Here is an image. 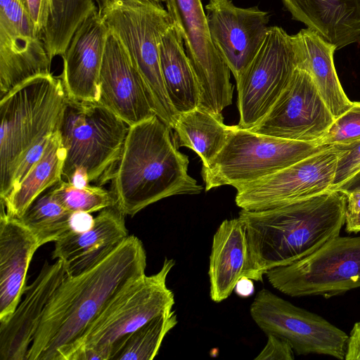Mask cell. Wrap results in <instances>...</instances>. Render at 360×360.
Here are the masks:
<instances>
[{
  "mask_svg": "<svg viewBox=\"0 0 360 360\" xmlns=\"http://www.w3.org/2000/svg\"><path fill=\"white\" fill-rule=\"evenodd\" d=\"M334 190L345 194L360 191V171Z\"/></svg>",
  "mask_w": 360,
  "mask_h": 360,
  "instance_id": "obj_38",
  "label": "cell"
},
{
  "mask_svg": "<svg viewBox=\"0 0 360 360\" xmlns=\"http://www.w3.org/2000/svg\"><path fill=\"white\" fill-rule=\"evenodd\" d=\"M177 323L172 309L155 316L121 340L114 347L110 360L153 359L165 337Z\"/></svg>",
  "mask_w": 360,
  "mask_h": 360,
  "instance_id": "obj_30",
  "label": "cell"
},
{
  "mask_svg": "<svg viewBox=\"0 0 360 360\" xmlns=\"http://www.w3.org/2000/svg\"><path fill=\"white\" fill-rule=\"evenodd\" d=\"M346 195L330 189L271 209L242 210L249 245L252 280L262 281L270 269L314 252L340 235L345 224Z\"/></svg>",
  "mask_w": 360,
  "mask_h": 360,
  "instance_id": "obj_2",
  "label": "cell"
},
{
  "mask_svg": "<svg viewBox=\"0 0 360 360\" xmlns=\"http://www.w3.org/2000/svg\"><path fill=\"white\" fill-rule=\"evenodd\" d=\"M233 126L226 125L222 115L197 107L178 114L173 135L176 147H187L208 167L226 144Z\"/></svg>",
  "mask_w": 360,
  "mask_h": 360,
  "instance_id": "obj_27",
  "label": "cell"
},
{
  "mask_svg": "<svg viewBox=\"0 0 360 360\" xmlns=\"http://www.w3.org/2000/svg\"><path fill=\"white\" fill-rule=\"evenodd\" d=\"M97 10L93 0H52L44 37L51 60L56 56H63L77 27Z\"/></svg>",
  "mask_w": 360,
  "mask_h": 360,
  "instance_id": "obj_29",
  "label": "cell"
},
{
  "mask_svg": "<svg viewBox=\"0 0 360 360\" xmlns=\"http://www.w3.org/2000/svg\"><path fill=\"white\" fill-rule=\"evenodd\" d=\"M300 53L298 67L311 75L317 89L334 119L352 105L338 79L333 56L335 45L325 40L317 32L305 28L292 35Z\"/></svg>",
  "mask_w": 360,
  "mask_h": 360,
  "instance_id": "obj_24",
  "label": "cell"
},
{
  "mask_svg": "<svg viewBox=\"0 0 360 360\" xmlns=\"http://www.w3.org/2000/svg\"><path fill=\"white\" fill-rule=\"evenodd\" d=\"M345 225L348 233L360 232V212L346 214Z\"/></svg>",
  "mask_w": 360,
  "mask_h": 360,
  "instance_id": "obj_40",
  "label": "cell"
},
{
  "mask_svg": "<svg viewBox=\"0 0 360 360\" xmlns=\"http://www.w3.org/2000/svg\"><path fill=\"white\" fill-rule=\"evenodd\" d=\"M267 342L255 360H292L294 351L285 340L274 335H266Z\"/></svg>",
  "mask_w": 360,
  "mask_h": 360,
  "instance_id": "obj_36",
  "label": "cell"
},
{
  "mask_svg": "<svg viewBox=\"0 0 360 360\" xmlns=\"http://www.w3.org/2000/svg\"><path fill=\"white\" fill-rule=\"evenodd\" d=\"M328 145L277 138L233 126L229 137L208 167H202L205 191L240 186L271 175Z\"/></svg>",
  "mask_w": 360,
  "mask_h": 360,
  "instance_id": "obj_8",
  "label": "cell"
},
{
  "mask_svg": "<svg viewBox=\"0 0 360 360\" xmlns=\"http://www.w3.org/2000/svg\"><path fill=\"white\" fill-rule=\"evenodd\" d=\"M124 216L116 206L100 211L92 225L72 231L55 242L52 258L63 262L66 276H73L94 266L129 235Z\"/></svg>",
  "mask_w": 360,
  "mask_h": 360,
  "instance_id": "obj_20",
  "label": "cell"
},
{
  "mask_svg": "<svg viewBox=\"0 0 360 360\" xmlns=\"http://www.w3.org/2000/svg\"><path fill=\"white\" fill-rule=\"evenodd\" d=\"M292 18L337 50L360 44V0H281Z\"/></svg>",
  "mask_w": 360,
  "mask_h": 360,
  "instance_id": "obj_23",
  "label": "cell"
},
{
  "mask_svg": "<svg viewBox=\"0 0 360 360\" xmlns=\"http://www.w3.org/2000/svg\"><path fill=\"white\" fill-rule=\"evenodd\" d=\"M205 8L212 41L237 81L265 39L269 14L257 6L237 7L231 0L210 1Z\"/></svg>",
  "mask_w": 360,
  "mask_h": 360,
  "instance_id": "obj_16",
  "label": "cell"
},
{
  "mask_svg": "<svg viewBox=\"0 0 360 360\" xmlns=\"http://www.w3.org/2000/svg\"><path fill=\"white\" fill-rule=\"evenodd\" d=\"M265 275L275 289L291 297L329 298L360 288V236L339 235L311 255Z\"/></svg>",
  "mask_w": 360,
  "mask_h": 360,
  "instance_id": "obj_9",
  "label": "cell"
},
{
  "mask_svg": "<svg viewBox=\"0 0 360 360\" xmlns=\"http://www.w3.org/2000/svg\"><path fill=\"white\" fill-rule=\"evenodd\" d=\"M251 281V279L243 278L238 282L235 288L238 295L248 296L252 292L253 284Z\"/></svg>",
  "mask_w": 360,
  "mask_h": 360,
  "instance_id": "obj_41",
  "label": "cell"
},
{
  "mask_svg": "<svg viewBox=\"0 0 360 360\" xmlns=\"http://www.w3.org/2000/svg\"><path fill=\"white\" fill-rule=\"evenodd\" d=\"M66 100L62 79L51 73L25 82L1 99V199L8 195L25 153L58 130Z\"/></svg>",
  "mask_w": 360,
  "mask_h": 360,
  "instance_id": "obj_4",
  "label": "cell"
},
{
  "mask_svg": "<svg viewBox=\"0 0 360 360\" xmlns=\"http://www.w3.org/2000/svg\"><path fill=\"white\" fill-rule=\"evenodd\" d=\"M172 131L157 115L129 127L112 189L116 207L134 216L146 207L176 195L198 194L202 186L188 173Z\"/></svg>",
  "mask_w": 360,
  "mask_h": 360,
  "instance_id": "obj_3",
  "label": "cell"
},
{
  "mask_svg": "<svg viewBox=\"0 0 360 360\" xmlns=\"http://www.w3.org/2000/svg\"><path fill=\"white\" fill-rule=\"evenodd\" d=\"M108 33L98 10L75 32L62 56L63 70L60 77L68 98L98 101L100 71Z\"/></svg>",
  "mask_w": 360,
  "mask_h": 360,
  "instance_id": "obj_18",
  "label": "cell"
},
{
  "mask_svg": "<svg viewBox=\"0 0 360 360\" xmlns=\"http://www.w3.org/2000/svg\"><path fill=\"white\" fill-rule=\"evenodd\" d=\"M51 136V135L39 140L22 157L14 172L11 188L6 196L16 189L31 169L39 160Z\"/></svg>",
  "mask_w": 360,
  "mask_h": 360,
  "instance_id": "obj_34",
  "label": "cell"
},
{
  "mask_svg": "<svg viewBox=\"0 0 360 360\" xmlns=\"http://www.w3.org/2000/svg\"><path fill=\"white\" fill-rule=\"evenodd\" d=\"M51 188L41 193L18 218L34 234L40 247L80 230L79 212L61 206L53 198Z\"/></svg>",
  "mask_w": 360,
  "mask_h": 360,
  "instance_id": "obj_28",
  "label": "cell"
},
{
  "mask_svg": "<svg viewBox=\"0 0 360 360\" xmlns=\"http://www.w3.org/2000/svg\"><path fill=\"white\" fill-rule=\"evenodd\" d=\"M250 312L266 335L285 340L298 355L314 354L345 359L349 338L345 332L267 289L258 292Z\"/></svg>",
  "mask_w": 360,
  "mask_h": 360,
  "instance_id": "obj_11",
  "label": "cell"
},
{
  "mask_svg": "<svg viewBox=\"0 0 360 360\" xmlns=\"http://www.w3.org/2000/svg\"><path fill=\"white\" fill-rule=\"evenodd\" d=\"M19 1L32 20L37 32L44 37L51 13L52 0Z\"/></svg>",
  "mask_w": 360,
  "mask_h": 360,
  "instance_id": "obj_35",
  "label": "cell"
},
{
  "mask_svg": "<svg viewBox=\"0 0 360 360\" xmlns=\"http://www.w3.org/2000/svg\"><path fill=\"white\" fill-rule=\"evenodd\" d=\"M44 37L19 0H0V98L39 75L51 73Z\"/></svg>",
  "mask_w": 360,
  "mask_h": 360,
  "instance_id": "obj_15",
  "label": "cell"
},
{
  "mask_svg": "<svg viewBox=\"0 0 360 360\" xmlns=\"http://www.w3.org/2000/svg\"><path fill=\"white\" fill-rule=\"evenodd\" d=\"M360 141V102L334 120L319 144L335 146Z\"/></svg>",
  "mask_w": 360,
  "mask_h": 360,
  "instance_id": "obj_32",
  "label": "cell"
},
{
  "mask_svg": "<svg viewBox=\"0 0 360 360\" xmlns=\"http://www.w3.org/2000/svg\"><path fill=\"white\" fill-rule=\"evenodd\" d=\"M174 264L173 259L165 257L158 273L145 274L123 288L90 326L70 360H110L121 340L172 309L174 295L167 286V277Z\"/></svg>",
  "mask_w": 360,
  "mask_h": 360,
  "instance_id": "obj_7",
  "label": "cell"
},
{
  "mask_svg": "<svg viewBox=\"0 0 360 360\" xmlns=\"http://www.w3.org/2000/svg\"><path fill=\"white\" fill-rule=\"evenodd\" d=\"M146 268L143 243L131 235L94 266L65 276L45 308L26 360H70L110 300Z\"/></svg>",
  "mask_w": 360,
  "mask_h": 360,
  "instance_id": "obj_1",
  "label": "cell"
},
{
  "mask_svg": "<svg viewBox=\"0 0 360 360\" xmlns=\"http://www.w3.org/2000/svg\"><path fill=\"white\" fill-rule=\"evenodd\" d=\"M65 276L61 260L44 262L35 280L25 288V297L9 320L0 325L1 360H26L45 308Z\"/></svg>",
  "mask_w": 360,
  "mask_h": 360,
  "instance_id": "obj_19",
  "label": "cell"
},
{
  "mask_svg": "<svg viewBox=\"0 0 360 360\" xmlns=\"http://www.w3.org/2000/svg\"><path fill=\"white\" fill-rule=\"evenodd\" d=\"M39 247L34 234L1 205L0 325L9 320L18 305L30 262Z\"/></svg>",
  "mask_w": 360,
  "mask_h": 360,
  "instance_id": "obj_21",
  "label": "cell"
},
{
  "mask_svg": "<svg viewBox=\"0 0 360 360\" xmlns=\"http://www.w3.org/2000/svg\"><path fill=\"white\" fill-rule=\"evenodd\" d=\"M198 80V107L222 115L233 98L231 70L215 48L201 0H165Z\"/></svg>",
  "mask_w": 360,
  "mask_h": 360,
  "instance_id": "obj_12",
  "label": "cell"
},
{
  "mask_svg": "<svg viewBox=\"0 0 360 360\" xmlns=\"http://www.w3.org/2000/svg\"><path fill=\"white\" fill-rule=\"evenodd\" d=\"M98 12L139 70L156 115L173 130L178 113L165 86L159 49L162 35L174 25L167 11L149 1L120 0Z\"/></svg>",
  "mask_w": 360,
  "mask_h": 360,
  "instance_id": "obj_6",
  "label": "cell"
},
{
  "mask_svg": "<svg viewBox=\"0 0 360 360\" xmlns=\"http://www.w3.org/2000/svg\"><path fill=\"white\" fill-rule=\"evenodd\" d=\"M299 62L292 35L281 27H269L259 50L236 81L238 127L250 130L266 116Z\"/></svg>",
  "mask_w": 360,
  "mask_h": 360,
  "instance_id": "obj_10",
  "label": "cell"
},
{
  "mask_svg": "<svg viewBox=\"0 0 360 360\" xmlns=\"http://www.w3.org/2000/svg\"><path fill=\"white\" fill-rule=\"evenodd\" d=\"M95 4H96V6L98 11L102 9L106 4L115 1H120V0H93ZM124 1H128V0H124ZM131 1V0H129ZM134 1H149L151 3H153L155 4L163 6L162 4L165 2V0H134Z\"/></svg>",
  "mask_w": 360,
  "mask_h": 360,
  "instance_id": "obj_42",
  "label": "cell"
},
{
  "mask_svg": "<svg viewBox=\"0 0 360 360\" xmlns=\"http://www.w3.org/2000/svg\"><path fill=\"white\" fill-rule=\"evenodd\" d=\"M345 359L360 360V321L354 323L349 335Z\"/></svg>",
  "mask_w": 360,
  "mask_h": 360,
  "instance_id": "obj_37",
  "label": "cell"
},
{
  "mask_svg": "<svg viewBox=\"0 0 360 360\" xmlns=\"http://www.w3.org/2000/svg\"><path fill=\"white\" fill-rule=\"evenodd\" d=\"M335 146L342 148L343 152L338 160L332 190L360 171V141Z\"/></svg>",
  "mask_w": 360,
  "mask_h": 360,
  "instance_id": "obj_33",
  "label": "cell"
},
{
  "mask_svg": "<svg viewBox=\"0 0 360 360\" xmlns=\"http://www.w3.org/2000/svg\"><path fill=\"white\" fill-rule=\"evenodd\" d=\"M98 102L129 127L156 115L139 70L110 30L100 71Z\"/></svg>",
  "mask_w": 360,
  "mask_h": 360,
  "instance_id": "obj_17",
  "label": "cell"
},
{
  "mask_svg": "<svg viewBox=\"0 0 360 360\" xmlns=\"http://www.w3.org/2000/svg\"><path fill=\"white\" fill-rule=\"evenodd\" d=\"M334 120L310 73L297 67L269 112L250 130L277 138L317 143Z\"/></svg>",
  "mask_w": 360,
  "mask_h": 360,
  "instance_id": "obj_14",
  "label": "cell"
},
{
  "mask_svg": "<svg viewBox=\"0 0 360 360\" xmlns=\"http://www.w3.org/2000/svg\"><path fill=\"white\" fill-rule=\"evenodd\" d=\"M51 191L56 202L72 212L91 214L116 205L112 192L101 186L77 187L62 179L51 188Z\"/></svg>",
  "mask_w": 360,
  "mask_h": 360,
  "instance_id": "obj_31",
  "label": "cell"
},
{
  "mask_svg": "<svg viewBox=\"0 0 360 360\" xmlns=\"http://www.w3.org/2000/svg\"><path fill=\"white\" fill-rule=\"evenodd\" d=\"M208 276L210 296L215 302L228 298L241 278L252 280L246 232L238 217L225 219L215 232L210 255Z\"/></svg>",
  "mask_w": 360,
  "mask_h": 360,
  "instance_id": "obj_22",
  "label": "cell"
},
{
  "mask_svg": "<svg viewBox=\"0 0 360 360\" xmlns=\"http://www.w3.org/2000/svg\"><path fill=\"white\" fill-rule=\"evenodd\" d=\"M214 1V0H210V1Z\"/></svg>",
  "mask_w": 360,
  "mask_h": 360,
  "instance_id": "obj_43",
  "label": "cell"
},
{
  "mask_svg": "<svg viewBox=\"0 0 360 360\" xmlns=\"http://www.w3.org/2000/svg\"><path fill=\"white\" fill-rule=\"evenodd\" d=\"M162 75L168 97L178 114L198 107L200 86L179 30L171 26L160 43Z\"/></svg>",
  "mask_w": 360,
  "mask_h": 360,
  "instance_id": "obj_25",
  "label": "cell"
},
{
  "mask_svg": "<svg viewBox=\"0 0 360 360\" xmlns=\"http://www.w3.org/2000/svg\"><path fill=\"white\" fill-rule=\"evenodd\" d=\"M345 194V193H344ZM346 195V214L360 212V191L345 194Z\"/></svg>",
  "mask_w": 360,
  "mask_h": 360,
  "instance_id": "obj_39",
  "label": "cell"
},
{
  "mask_svg": "<svg viewBox=\"0 0 360 360\" xmlns=\"http://www.w3.org/2000/svg\"><path fill=\"white\" fill-rule=\"evenodd\" d=\"M65 157L66 151L57 130L50 137L39 160L16 189L1 199L6 213L12 217H21L41 193L59 183L63 179Z\"/></svg>",
  "mask_w": 360,
  "mask_h": 360,
  "instance_id": "obj_26",
  "label": "cell"
},
{
  "mask_svg": "<svg viewBox=\"0 0 360 360\" xmlns=\"http://www.w3.org/2000/svg\"><path fill=\"white\" fill-rule=\"evenodd\" d=\"M342 152V148L330 146L271 175L240 186L236 188V203L242 210H264L328 191Z\"/></svg>",
  "mask_w": 360,
  "mask_h": 360,
  "instance_id": "obj_13",
  "label": "cell"
},
{
  "mask_svg": "<svg viewBox=\"0 0 360 360\" xmlns=\"http://www.w3.org/2000/svg\"><path fill=\"white\" fill-rule=\"evenodd\" d=\"M128 129L122 120L98 102L67 98L58 129L66 151L63 179L68 181L80 169L97 186L110 181Z\"/></svg>",
  "mask_w": 360,
  "mask_h": 360,
  "instance_id": "obj_5",
  "label": "cell"
}]
</instances>
